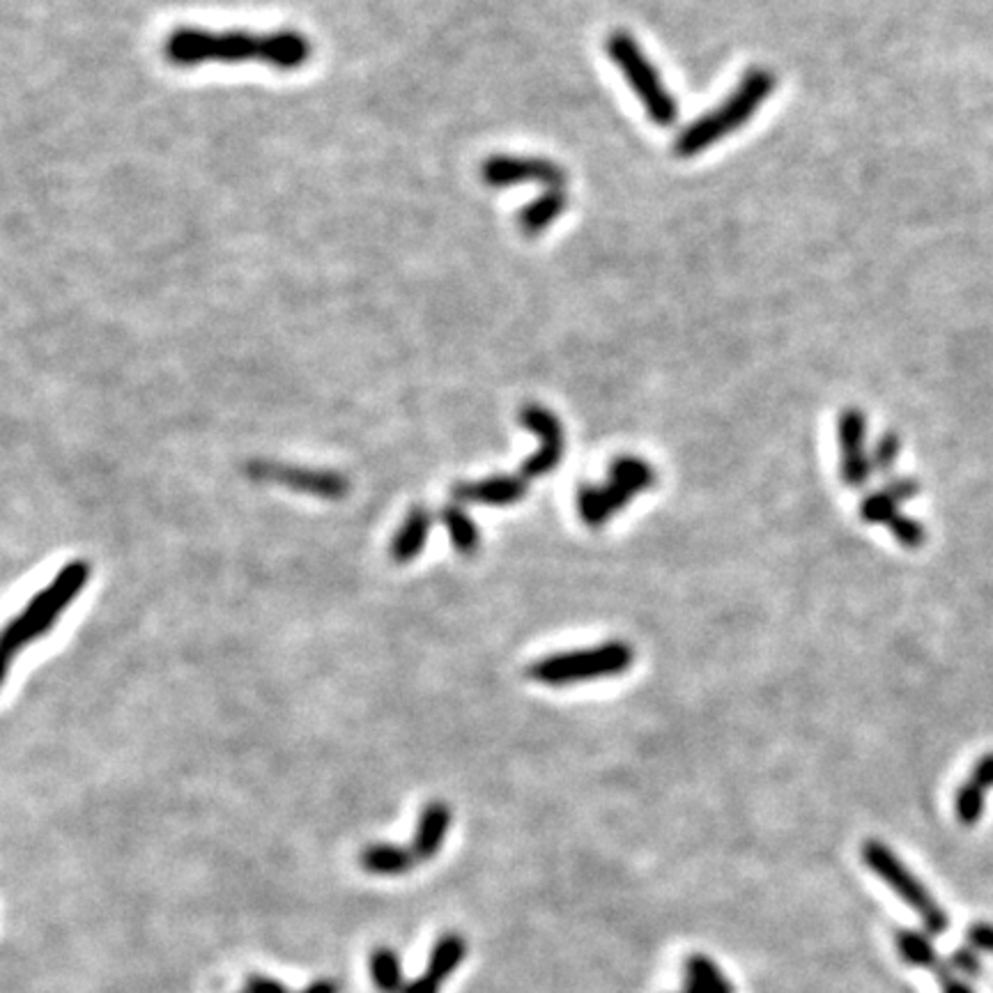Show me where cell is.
Segmentation results:
<instances>
[{"instance_id": "cell-1", "label": "cell", "mask_w": 993, "mask_h": 993, "mask_svg": "<svg viewBox=\"0 0 993 993\" xmlns=\"http://www.w3.org/2000/svg\"><path fill=\"white\" fill-rule=\"evenodd\" d=\"M313 47L309 37L297 30L249 33L183 26L164 42V55L173 67H198L210 63L240 65L261 63L279 72H294L309 63Z\"/></svg>"}, {"instance_id": "cell-2", "label": "cell", "mask_w": 993, "mask_h": 993, "mask_svg": "<svg viewBox=\"0 0 993 993\" xmlns=\"http://www.w3.org/2000/svg\"><path fill=\"white\" fill-rule=\"evenodd\" d=\"M776 74L768 70H750L741 84L731 90L720 106L711 109L697 121L690 123L674 141V154L690 159L708 150L713 143L722 141L729 134L739 131L745 123H750L762 104L776 90Z\"/></svg>"}, {"instance_id": "cell-3", "label": "cell", "mask_w": 993, "mask_h": 993, "mask_svg": "<svg viewBox=\"0 0 993 993\" xmlns=\"http://www.w3.org/2000/svg\"><path fill=\"white\" fill-rule=\"evenodd\" d=\"M90 564L86 560H74L61 568V573L39 591L33 595L26 609L14 617L5 632H3V663L10 667L14 655L28 646L33 640L42 638L47 634L55 621L61 619V614L70 607V603L76 599L78 593L84 591V587L90 580Z\"/></svg>"}, {"instance_id": "cell-4", "label": "cell", "mask_w": 993, "mask_h": 993, "mask_svg": "<svg viewBox=\"0 0 993 993\" xmlns=\"http://www.w3.org/2000/svg\"><path fill=\"white\" fill-rule=\"evenodd\" d=\"M634 649L628 642L612 640L593 649L545 655L529 665L527 677L543 686H573L591 679L617 677L632 667Z\"/></svg>"}, {"instance_id": "cell-5", "label": "cell", "mask_w": 993, "mask_h": 993, "mask_svg": "<svg viewBox=\"0 0 993 993\" xmlns=\"http://www.w3.org/2000/svg\"><path fill=\"white\" fill-rule=\"evenodd\" d=\"M605 51L609 55V61L619 67V72L630 84L632 92L638 95L651 121L661 127L674 125L679 113L677 102H674V97L667 90L658 70L653 67L646 53L640 49L638 42H634V37L624 30H614L605 39Z\"/></svg>"}, {"instance_id": "cell-6", "label": "cell", "mask_w": 993, "mask_h": 993, "mask_svg": "<svg viewBox=\"0 0 993 993\" xmlns=\"http://www.w3.org/2000/svg\"><path fill=\"white\" fill-rule=\"evenodd\" d=\"M655 486V469L638 455H619L609 465V483L585 486L578 492V511L589 527L605 525L614 513L632 502L634 494Z\"/></svg>"}, {"instance_id": "cell-7", "label": "cell", "mask_w": 993, "mask_h": 993, "mask_svg": "<svg viewBox=\"0 0 993 993\" xmlns=\"http://www.w3.org/2000/svg\"><path fill=\"white\" fill-rule=\"evenodd\" d=\"M860 856H863V863L873 873H877V877L890 890L897 892L902 902H906L913 910L918 913L927 933H931V937H941V933L947 931V927H950L947 913L941 908L939 902H933V897L929 895V890L922 885V881L895 856V853L890 851L888 844H883L879 840H867L860 846Z\"/></svg>"}, {"instance_id": "cell-8", "label": "cell", "mask_w": 993, "mask_h": 993, "mask_svg": "<svg viewBox=\"0 0 993 993\" xmlns=\"http://www.w3.org/2000/svg\"><path fill=\"white\" fill-rule=\"evenodd\" d=\"M247 474L253 481L279 483L297 492L315 494L320 500H343L350 492V481L341 472L329 469H311V467H292L269 461H253L247 465Z\"/></svg>"}, {"instance_id": "cell-9", "label": "cell", "mask_w": 993, "mask_h": 993, "mask_svg": "<svg viewBox=\"0 0 993 993\" xmlns=\"http://www.w3.org/2000/svg\"><path fill=\"white\" fill-rule=\"evenodd\" d=\"M481 177L488 187L508 189L520 185H543L548 189H564L566 173L560 164L541 156H518V154H494L488 156L481 168Z\"/></svg>"}, {"instance_id": "cell-10", "label": "cell", "mask_w": 993, "mask_h": 993, "mask_svg": "<svg viewBox=\"0 0 993 993\" xmlns=\"http://www.w3.org/2000/svg\"><path fill=\"white\" fill-rule=\"evenodd\" d=\"M520 424L541 437V449L531 453L529 458L520 465V476L525 481L541 479L560 467L564 458V428L557 419V414L541 405H525L520 410Z\"/></svg>"}, {"instance_id": "cell-11", "label": "cell", "mask_w": 993, "mask_h": 993, "mask_svg": "<svg viewBox=\"0 0 993 993\" xmlns=\"http://www.w3.org/2000/svg\"><path fill=\"white\" fill-rule=\"evenodd\" d=\"M840 451H842V481L849 488H865L871 474V458L865 453L867 416L858 407H849L840 414L838 424Z\"/></svg>"}, {"instance_id": "cell-12", "label": "cell", "mask_w": 993, "mask_h": 993, "mask_svg": "<svg viewBox=\"0 0 993 993\" xmlns=\"http://www.w3.org/2000/svg\"><path fill=\"white\" fill-rule=\"evenodd\" d=\"M527 494V481L523 476H488L483 481H463L453 486L451 496L458 504H486V506H508L518 504Z\"/></svg>"}, {"instance_id": "cell-13", "label": "cell", "mask_w": 993, "mask_h": 993, "mask_svg": "<svg viewBox=\"0 0 993 993\" xmlns=\"http://www.w3.org/2000/svg\"><path fill=\"white\" fill-rule=\"evenodd\" d=\"M449 828H451V807L442 801L428 803L419 814V824H416L414 842H412L416 858L419 860L435 858L437 853L442 851V844L449 835Z\"/></svg>"}, {"instance_id": "cell-14", "label": "cell", "mask_w": 993, "mask_h": 993, "mask_svg": "<svg viewBox=\"0 0 993 993\" xmlns=\"http://www.w3.org/2000/svg\"><path fill=\"white\" fill-rule=\"evenodd\" d=\"M432 527L430 513L422 506H414L407 515L403 525L395 531L393 541H391V560L395 564H407L414 562L419 554L424 552L428 543V533Z\"/></svg>"}, {"instance_id": "cell-15", "label": "cell", "mask_w": 993, "mask_h": 993, "mask_svg": "<svg viewBox=\"0 0 993 993\" xmlns=\"http://www.w3.org/2000/svg\"><path fill=\"white\" fill-rule=\"evenodd\" d=\"M895 945H897L902 961H906L908 966H916V968L933 970V972H937L939 982L950 978L952 972H955L950 968V964L945 959H941L937 947H933V943L927 939V933H922V931L900 929L895 933Z\"/></svg>"}, {"instance_id": "cell-16", "label": "cell", "mask_w": 993, "mask_h": 993, "mask_svg": "<svg viewBox=\"0 0 993 993\" xmlns=\"http://www.w3.org/2000/svg\"><path fill=\"white\" fill-rule=\"evenodd\" d=\"M416 853L401 844H370L362 851L360 863L368 873L377 877H401L416 865Z\"/></svg>"}, {"instance_id": "cell-17", "label": "cell", "mask_w": 993, "mask_h": 993, "mask_svg": "<svg viewBox=\"0 0 993 993\" xmlns=\"http://www.w3.org/2000/svg\"><path fill=\"white\" fill-rule=\"evenodd\" d=\"M564 210H566L564 189H545L539 198H533L527 208H523V212L518 216L520 228L529 237L541 235L543 230H548L554 222H557Z\"/></svg>"}, {"instance_id": "cell-18", "label": "cell", "mask_w": 993, "mask_h": 993, "mask_svg": "<svg viewBox=\"0 0 993 993\" xmlns=\"http://www.w3.org/2000/svg\"><path fill=\"white\" fill-rule=\"evenodd\" d=\"M683 993H737L725 978L722 968L706 955H690L686 959V989Z\"/></svg>"}, {"instance_id": "cell-19", "label": "cell", "mask_w": 993, "mask_h": 993, "mask_svg": "<svg viewBox=\"0 0 993 993\" xmlns=\"http://www.w3.org/2000/svg\"><path fill=\"white\" fill-rule=\"evenodd\" d=\"M440 518L449 529V539L453 548L465 554V557H472V554L481 548L479 527L474 525V520L461 504H447L440 513Z\"/></svg>"}, {"instance_id": "cell-20", "label": "cell", "mask_w": 993, "mask_h": 993, "mask_svg": "<svg viewBox=\"0 0 993 993\" xmlns=\"http://www.w3.org/2000/svg\"><path fill=\"white\" fill-rule=\"evenodd\" d=\"M465 957H467L465 937H461V933H453V931L444 933V937L435 943V947L430 952L426 972H430L435 980L444 982L451 972L465 961Z\"/></svg>"}, {"instance_id": "cell-21", "label": "cell", "mask_w": 993, "mask_h": 993, "mask_svg": "<svg viewBox=\"0 0 993 993\" xmlns=\"http://www.w3.org/2000/svg\"><path fill=\"white\" fill-rule=\"evenodd\" d=\"M370 978L382 993H403L401 959L391 947H377L370 955Z\"/></svg>"}, {"instance_id": "cell-22", "label": "cell", "mask_w": 993, "mask_h": 993, "mask_svg": "<svg viewBox=\"0 0 993 993\" xmlns=\"http://www.w3.org/2000/svg\"><path fill=\"white\" fill-rule=\"evenodd\" d=\"M955 814L961 826H976L984 814V789L970 780L961 784L955 796Z\"/></svg>"}, {"instance_id": "cell-23", "label": "cell", "mask_w": 993, "mask_h": 993, "mask_svg": "<svg viewBox=\"0 0 993 993\" xmlns=\"http://www.w3.org/2000/svg\"><path fill=\"white\" fill-rule=\"evenodd\" d=\"M900 515V504L885 490L871 492L860 502V518L869 525H890Z\"/></svg>"}, {"instance_id": "cell-24", "label": "cell", "mask_w": 993, "mask_h": 993, "mask_svg": "<svg viewBox=\"0 0 993 993\" xmlns=\"http://www.w3.org/2000/svg\"><path fill=\"white\" fill-rule=\"evenodd\" d=\"M888 527L892 533H895V539L906 548H920L927 541L925 525L913 518H906V515H902V513Z\"/></svg>"}, {"instance_id": "cell-25", "label": "cell", "mask_w": 993, "mask_h": 993, "mask_svg": "<svg viewBox=\"0 0 993 993\" xmlns=\"http://www.w3.org/2000/svg\"><path fill=\"white\" fill-rule=\"evenodd\" d=\"M900 451H902V440L895 432L881 435V440L877 442V447H873V453H871V467L879 472H888L892 465H895Z\"/></svg>"}, {"instance_id": "cell-26", "label": "cell", "mask_w": 993, "mask_h": 993, "mask_svg": "<svg viewBox=\"0 0 993 993\" xmlns=\"http://www.w3.org/2000/svg\"><path fill=\"white\" fill-rule=\"evenodd\" d=\"M947 964L950 968L959 972V976H966V978H980V972H982V959L978 955V950L976 947H957V950H952V955L947 957Z\"/></svg>"}, {"instance_id": "cell-27", "label": "cell", "mask_w": 993, "mask_h": 993, "mask_svg": "<svg viewBox=\"0 0 993 993\" xmlns=\"http://www.w3.org/2000/svg\"><path fill=\"white\" fill-rule=\"evenodd\" d=\"M966 941L970 947L978 952H991L993 955V925L991 922H976L966 931Z\"/></svg>"}, {"instance_id": "cell-28", "label": "cell", "mask_w": 993, "mask_h": 993, "mask_svg": "<svg viewBox=\"0 0 993 993\" xmlns=\"http://www.w3.org/2000/svg\"><path fill=\"white\" fill-rule=\"evenodd\" d=\"M883 490H885L897 504H902V502L913 500V496H916V494L920 492V483H918L916 479H908V476H904V479L890 481Z\"/></svg>"}, {"instance_id": "cell-29", "label": "cell", "mask_w": 993, "mask_h": 993, "mask_svg": "<svg viewBox=\"0 0 993 993\" xmlns=\"http://www.w3.org/2000/svg\"><path fill=\"white\" fill-rule=\"evenodd\" d=\"M970 782H976L984 791L993 787V752L984 754V757L976 766H972Z\"/></svg>"}, {"instance_id": "cell-30", "label": "cell", "mask_w": 993, "mask_h": 993, "mask_svg": "<svg viewBox=\"0 0 993 993\" xmlns=\"http://www.w3.org/2000/svg\"><path fill=\"white\" fill-rule=\"evenodd\" d=\"M247 993H292L279 980H272L267 976H249L247 978Z\"/></svg>"}, {"instance_id": "cell-31", "label": "cell", "mask_w": 993, "mask_h": 993, "mask_svg": "<svg viewBox=\"0 0 993 993\" xmlns=\"http://www.w3.org/2000/svg\"><path fill=\"white\" fill-rule=\"evenodd\" d=\"M440 986H442L440 980H435L430 972H424V976L407 982L403 993H440Z\"/></svg>"}, {"instance_id": "cell-32", "label": "cell", "mask_w": 993, "mask_h": 993, "mask_svg": "<svg viewBox=\"0 0 993 993\" xmlns=\"http://www.w3.org/2000/svg\"><path fill=\"white\" fill-rule=\"evenodd\" d=\"M941 986H943V993H976L966 980L957 978V972H952L950 978L941 980Z\"/></svg>"}, {"instance_id": "cell-33", "label": "cell", "mask_w": 993, "mask_h": 993, "mask_svg": "<svg viewBox=\"0 0 993 993\" xmlns=\"http://www.w3.org/2000/svg\"><path fill=\"white\" fill-rule=\"evenodd\" d=\"M300 993H339V986H336V982H331V980H317V982L309 984L306 989H302Z\"/></svg>"}, {"instance_id": "cell-34", "label": "cell", "mask_w": 993, "mask_h": 993, "mask_svg": "<svg viewBox=\"0 0 993 993\" xmlns=\"http://www.w3.org/2000/svg\"><path fill=\"white\" fill-rule=\"evenodd\" d=\"M242 993H247V991H242Z\"/></svg>"}]
</instances>
